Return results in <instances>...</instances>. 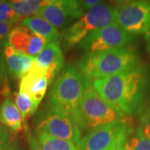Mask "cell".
Wrapping results in <instances>:
<instances>
[{
	"label": "cell",
	"mask_w": 150,
	"mask_h": 150,
	"mask_svg": "<svg viewBox=\"0 0 150 150\" xmlns=\"http://www.w3.org/2000/svg\"><path fill=\"white\" fill-rule=\"evenodd\" d=\"M39 103H40L34 100L24 92L18 91L15 97V104L21 112L23 119L36 112Z\"/></svg>",
	"instance_id": "d6986e66"
},
{
	"label": "cell",
	"mask_w": 150,
	"mask_h": 150,
	"mask_svg": "<svg viewBox=\"0 0 150 150\" xmlns=\"http://www.w3.org/2000/svg\"><path fill=\"white\" fill-rule=\"evenodd\" d=\"M16 147L11 133L0 122V150H14Z\"/></svg>",
	"instance_id": "7402d4cb"
},
{
	"label": "cell",
	"mask_w": 150,
	"mask_h": 150,
	"mask_svg": "<svg viewBox=\"0 0 150 150\" xmlns=\"http://www.w3.org/2000/svg\"><path fill=\"white\" fill-rule=\"evenodd\" d=\"M146 139L150 141V103L145 106L141 112L139 120V127L138 128Z\"/></svg>",
	"instance_id": "603a6c76"
},
{
	"label": "cell",
	"mask_w": 150,
	"mask_h": 150,
	"mask_svg": "<svg viewBox=\"0 0 150 150\" xmlns=\"http://www.w3.org/2000/svg\"><path fill=\"white\" fill-rule=\"evenodd\" d=\"M49 81L45 75L31 68L20 82L19 91L26 93L34 100L40 103L45 96Z\"/></svg>",
	"instance_id": "5bb4252c"
},
{
	"label": "cell",
	"mask_w": 150,
	"mask_h": 150,
	"mask_svg": "<svg viewBox=\"0 0 150 150\" xmlns=\"http://www.w3.org/2000/svg\"><path fill=\"white\" fill-rule=\"evenodd\" d=\"M146 43H147V50L150 56V31L146 33Z\"/></svg>",
	"instance_id": "f1b7e54d"
},
{
	"label": "cell",
	"mask_w": 150,
	"mask_h": 150,
	"mask_svg": "<svg viewBox=\"0 0 150 150\" xmlns=\"http://www.w3.org/2000/svg\"><path fill=\"white\" fill-rule=\"evenodd\" d=\"M115 21V6L100 3L67 28L63 34L65 48L79 45L88 35Z\"/></svg>",
	"instance_id": "5b68a950"
},
{
	"label": "cell",
	"mask_w": 150,
	"mask_h": 150,
	"mask_svg": "<svg viewBox=\"0 0 150 150\" xmlns=\"http://www.w3.org/2000/svg\"><path fill=\"white\" fill-rule=\"evenodd\" d=\"M7 77V66L3 53V48L0 47V81H4Z\"/></svg>",
	"instance_id": "484cf974"
},
{
	"label": "cell",
	"mask_w": 150,
	"mask_h": 150,
	"mask_svg": "<svg viewBox=\"0 0 150 150\" xmlns=\"http://www.w3.org/2000/svg\"><path fill=\"white\" fill-rule=\"evenodd\" d=\"M49 0H14L10 1L15 14L20 19L34 16Z\"/></svg>",
	"instance_id": "e0dca14e"
},
{
	"label": "cell",
	"mask_w": 150,
	"mask_h": 150,
	"mask_svg": "<svg viewBox=\"0 0 150 150\" xmlns=\"http://www.w3.org/2000/svg\"><path fill=\"white\" fill-rule=\"evenodd\" d=\"M2 48L9 74L14 79H22L30 71L35 58L17 52L8 42H6Z\"/></svg>",
	"instance_id": "4fadbf2b"
},
{
	"label": "cell",
	"mask_w": 150,
	"mask_h": 150,
	"mask_svg": "<svg viewBox=\"0 0 150 150\" xmlns=\"http://www.w3.org/2000/svg\"><path fill=\"white\" fill-rule=\"evenodd\" d=\"M91 86V79L77 65H66L54 81L46 103L73 117L82 98Z\"/></svg>",
	"instance_id": "3957f363"
},
{
	"label": "cell",
	"mask_w": 150,
	"mask_h": 150,
	"mask_svg": "<svg viewBox=\"0 0 150 150\" xmlns=\"http://www.w3.org/2000/svg\"><path fill=\"white\" fill-rule=\"evenodd\" d=\"M81 5L83 7V10L87 13L88 10H90L93 7H95L98 4H99L101 2L98 0H83V1H80Z\"/></svg>",
	"instance_id": "4316f807"
},
{
	"label": "cell",
	"mask_w": 150,
	"mask_h": 150,
	"mask_svg": "<svg viewBox=\"0 0 150 150\" xmlns=\"http://www.w3.org/2000/svg\"><path fill=\"white\" fill-rule=\"evenodd\" d=\"M12 27L9 24L0 22V47L3 48L4 44L8 42V35L12 30Z\"/></svg>",
	"instance_id": "cb8c5ba5"
},
{
	"label": "cell",
	"mask_w": 150,
	"mask_h": 150,
	"mask_svg": "<svg viewBox=\"0 0 150 150\" xmlns=\"http://www.w3.org/2000/svg\"><path fill=\"white\" fill-rule=\"evenodd\" d=\"M92 87L123 115L141 114L150 93V69L142 64L118 74L92 80Z\"/></svg>",
	"instance_id": "6da1fadb"
},
{
	"label": "cell",
	"mask_w": 150,
	"mask_h": 150,
	"mask_svg": "<svg viewBox=\"0 0 150 150\" xmlns=\"http://www.w3.org/2000/svg\"><path fill=\"white\" fill-rule=\"evenodd\" d=\"M85 14L80 1L75 0H49L34 16L43 18L57 29L69 25Z\"/></svg>",
	"instance_id": "30bf717a"
},
{
	"label": "cell",
	"mask_w": 150,
	"mask_h": 150,
	"mask_svg": "<svg viewBox=\"0 0 150 150\" xmlns=\"http://www.w3.org/2000/svg\"><path fill=\"white\" fill-rule=\"evenodd\" d=\"M27 139L29 146V149L30 150H43L41 146L39 144L37 138L35 136V134L31 133L28 129L27 131Z\"/></svg>",
	"instance_id": "d4e9b609"
},
{
	"label": "cell",
	"mask_w": 150,
	"mask_h": 150,
	"mask_svg": "<svg viewBox=\"0 0 150 150\" xmlns=\"http://www.w3.org/2000/svg\"><path fill=\"white\" fill-rule=\"evenodd\" d=\"M34 130L54 138L67 140L78 146L82 131L73 117L46 103L33 119Z\"/></svg>",
	"instance_id": "8992f818"
},
{
	"label": "cell",
	"mask_w": 150,
	"mask_h": 150,
	"mask_svg": "<svg viewBox=\"0 0 150 150\" xmlns=\"http://www.w3.org/2000/svg\"><path fill=\"white\" fill-rule=\"evenodd\" d=\"M125 117L108 104L92 86L82 98L73 116L81 131L87 133L98 127L124 119Z\"/></svg>",
	"instance_id": "277c9868"
},
{
	"label": "cell",
	"mask_w": 150,
	"mask_h": 150,
	"mask_svg": "<svg viewBox=\"0 0 150 150\" xmlns=\"http://www.w3.org/2000/svg\"><path fill=\"white\" fill-rule=\"evenodd\" d=\"M136 39V35L126 32L113 23L90 33L78 46L86 52V54H95L110 49L128 48Z\"/></svg>",
	"instance_id": "52a82bcc"
},
{
	"label": "cell",
	"mask_w": 150,
	"mask_h": 150,
	"mask_svg": "<svg viewBox=\"0 0 150 150\" xmlns=\"http://www.w3.org/2000/svg\"><path fill=\"white\" fill-rule=\"evenodd\" d=\"M127 138V137H126ZM126 138H124L123 139L119 140L118 143H116L115 144L112 146L111 149H109L108 150H125L124 149V143Z\"/></svg>",
	"instance_id": "83f0119b"
},
{
	"label": "cell",
	"mask_w": 150,
	"mask_h": 150,
	"mask_svg": "<svg viewBox=\"0 0 150 150\" xmlns=\"http://www.w3.org/2000/svg\"><path fill=\"white\" fill-rule=\"evenodd\" d=\"M14 150H21V149H19V148H18V146H17L16 147V149H15Z\"/></svg>",
	"instance_id": "f546056e"
},
{
	"label": "cell",
	"mask_w": 150,
	"mask_h": 150,
	"mask_svg": "<svg viewBox=\"0 0 150 150\" xmlns=\"http://www.w3.org/2000/svg\"><path fill=\"white\" fill-rule=\"evenodd\" d=\"M21 25L28 28L36 34L46 38L48 43H59L61 41V34L59 29L54 28L47 20L38 16H32L23 18Z\"/></svg>",
	"instance_id": "9a60e30c"
},
{
	"label": "cell",
	"mask_w": 150,
	"mask_h": 150,
	"mask_svg": "<svg viewBox=\"0 0 150 150\" xmlns=\"http://www.w3.org/2000/svg\"><path fill=\"white\" fill-rule=\"evenodd\" d=\"M34 134L43 150H79L78 146L69 141L57 139L36 130Z\"/></svg>",
	"instance_id": "ac0fdd59"
},
{
	"label": "cell",
	"mask_w": 150,
	"mask_h": 150,
	"mask_svg": "<svg viewBox=\"0 0 150 150\" xmlns=\"http://www.w3.org/2000/svg\"><path fill=\"white\" fill-rule=\"evenodd\" d=\"M133 129L127 118L98 127L87 133L78 145L79 150H108L126 138Z\"/></svg>",
	"instance_id": "9c48e42d"
},
{
	"label": "cell",
	"mask_w": 150,
	"mask_h": 150,
	"mask_svg": "<svg viewBox=\"0 0 150 150\" xmlns=\"http://www.w3.org/2000/svg\"><path fill=\"white\" fill-rule=\"evenodd\" d=\"M124 149L150 150V141L145 138L138 128L132 129L125 140Z\"/></svg>",
	"instance_id": "ffe728a7"
},
{
	"label": "cell",
	"mask_w": 150,
	"mask_h": 150,
	"mask_svg": "<svg viewBox=\"0 0 150 150\" xmlns=\"http://www.w3.org/2000/svg\"><path fill=\"white\" fill-rule=\"evenodd\" d=\"M142 64L139 52L128 47L85 54L76 65L88 79L94 80L118 74Z\"/></svg>",
	"instance_id": "7a4b0ae2"
},
{
	"label": "cell",
	"mask_w": 150,
	"mask_h": 150,
	"mask_svg": "<svg viewBox=\"0 0 150 150\" xmlns=\"http://www.w3.org/2000/svg\"><path fill=\"white\" fill-rule=\"evenodd\" d=\"M21 20L15 14L10 1H0V22L13 26Z\"/></svg>",
	"instance_id": "44dd1931"
},
{
	"label": "cell",
	"mask_w": 150,
	"mask_h": 150,
	"mask_svg": "<svg viewBox=\"0 0 150 150\" xmlns=\"http://www.w3.org/2000/svg\"><path fill=\"white\" fill-rule=\"evenodd\" d=\"M23 118L15 103L7 98L0 104V122L14 133L21 131Z\"/></svg>",
	"instance_id": "2e32d148"
},
{
	"label": "cell",
	"mask_w": 150,
	"mask_h": 150,
	"mask_svg": "<svg viewBox=\"0 0 150 150\" xmlns=\"http://www.w3.org/2000/svg\"><path fill=\"white\" fill-rule=\"evenodd\" d=\"M115 23L134 35L150 31V1H124L115 6Z\"/></svg>",
	"instance_id": "ba28073f"
},
{
	"label": "cell",
	"mask_w": 150,
	"mask_h": 150,
	"mask_svg": "<svg viewBox=\"0 0 150 150\" xmlns=\"http://www.w3.org/2000/svg\"><path fill=\"white\" fill-rule=\"evenodd\" d=\"M64 57L59 43H48L35 57L33 69L47 77L51 84L52 81L64 69Z\"/></svg>",
	"instance_id": "7c38bea8"
},
{
	"label": "cell",
	"mask_w": 150,
	"mask_h": 150,
	"mask_svg": "<svg viewBox=\"0 0 150 150\" xmlns=\"http://www.w3.org/2000/svg\"><path fill=\"white\" fill-rule=\"evenodd\" d=\"M8 42L15 51L33 58H35L48 43L46 38L38 35L22 25L12 28Z\"/></svg>",
	"instance_id": "8fae6325"
}]
</instances>
